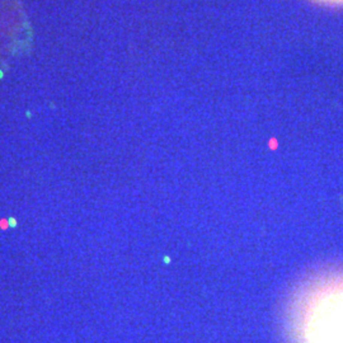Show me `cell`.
Masks as SVG:
<instances>
[{
    "label": "cell",
    "mask_w": 343,
    "mask_h": 343,
    "mask_svg": "<svg viewBox=\"0 0 343 343\" xmlns=\"http://www.w3.org/2000/svg\"><path fill=\"white\" fill-rule=\"evenodd\" d=\"M288 315L295 343H343V272L308 280L292 297Z\"/></svg>",
    "instance_id": "1"
},
{
    "label": "cell",
    "mask_w": 343,
    "mask_h": 343,
    "mask_svg": "<svg viewBox=\"0 0 343 343\" xmlns=\"http://www.w3.org/2000/svg\"><path fill=\"white\" fill-rule=\"evenodd\" d=\"M318 1L325 3V4H333V5H342L343 0H318Z\"/></svg>",
    "instance_id": "2"
}]
</instances>
